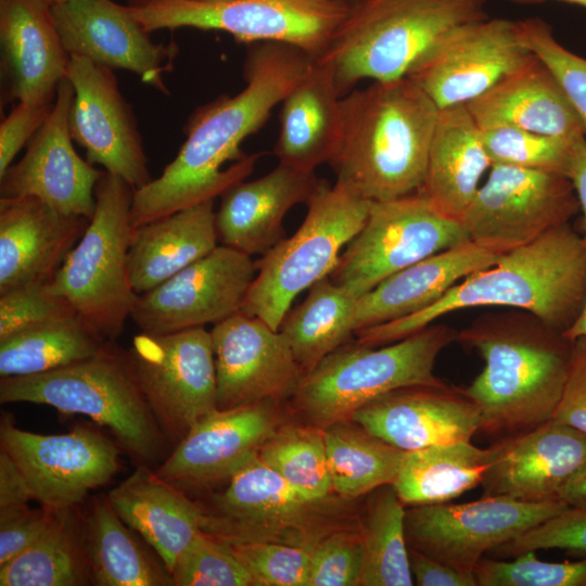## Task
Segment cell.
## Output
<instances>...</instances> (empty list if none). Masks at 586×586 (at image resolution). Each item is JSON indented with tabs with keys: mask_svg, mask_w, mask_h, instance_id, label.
<instances>
[{
	"mask_svg": "<svg viewBox=\"0 0 586 586\" xmlns=\"http://www.w3.org/2000/svg\"><path fill=\"white\" fill-rule=\"evenodd\" d=\"M313 61L285 43H254L244 62V89L198 107L177 156L158 178L133 191L132 229L214 200L250 176L260 154H243L241 143L263 127Z\"/></svg>",
	"mask_w": 586,
	"mask_h": 586,
	"instance_id": "6da1fadb",
	"label": "cell"
},
{
	"mask_svg": "<svg viewBox=\"0 0 586 586\" xmlns=\"http://www.w3.org/2000/svg\"><path fill=\"white\" fill-rule=\"evenodd\" d=\"M485 314L457 332L484 367L463 388L480 408V431L498 440L550 421L568 378L573 342L536 316Z\"/></svg>",
	"mask_w": 586,
	"mask_h": 586,
	"instance_id": "7a4b0ae2",
	"label": "cell"
},
{
	"mask_svg": "<svg viewBox=\"0 0 586 586\" xmlns=\"http://www.w3.org/2000/svg\"><path fill=\"white\" fill-rule=\"evenodd\" d=\"M585 292L586 246L581 234L566 224L470 273L425 309L357 330L356 342L368 346L386 345L447 314L473 307L527 311L563 333L581 311Z\"/></svg>",
	"mask_w": 586,
	"mask_h": 586,
	"instance_id": "3957f363",
	"label": "cell"
},
{
	"mask_svg": "<svg viewBox=\"0 0 586 586\" xmlns=\"http://www.w3.org/2000/svg\"><path fill=\"white\" fill-rule=\"evenodd\" d=\"M341 106L336 182L368 201L417 193L440 112L432 99L406 76L353 89Z\"/></svg>",
	"mask_w": 586,
	"mask_h": 586,
	"instance_id": "277c9868",
	"label": "cell"
},
{
	"mask_svg": "<svg viewBox=\"0 0 586 586\" xmlns=\"http://www.w3.org/2000/svg\"><path fill=\"white\" fill-rule=\"evenodd\" d=\"M0 403L40 404L87 416L110 429L138 466H158L166 458L168 441L138 385L126 351L114 342L89 358L49 372L2 378Z\"/></svg>",
	"mask_w": 586,
	"mask_h": 586,
	"instance_id": "5b68a950",
	"label": "cell"
},
{
	"mask_svg": "<svg viewBox=\"0 0 586 586\" xmlns=\"http://www.w3.org/2000/svg\"><path fill=\"white\" fill-rule=\"evenodd\" d=\"M485 4L486 0H355L320 58L332 64L341 97L364 79L406 77L446 33L486 17Z\"/></svg>",
	"mask_w": 586,
	"mask_h": 586,
	"instance_id": "8992f818",
	"label": "cell"
},
{
	"mask_svg": "<svg viewBox=\"0 0 586 586\" xmlns=\"http://www.w3.org/2000/svg\"><path fill=\"white\" fill-rule=\"evenodd\" d=\"M455 341L457 331L432 323L386 345L345 343L304 374L291 397L293 407L307 424L324 429L395 390L444 386L434 367Z\"/></svg>",
	"mask_w": 586,
	"mask_h": 586,
	"instance_id": "52a82bcc",
	"label": "cell"
},
{
	"mask_svg": "<svg viewBox=\"0 0 586 586\" xmlns=\"http://www.w3.org/2000/svg\"><path fill=\"white\" fill-rule=\"evenodd\" d=\"M133 191L104 170L94 190V214L51 281L52 289L105 342L122 334L139 295L128 265Z\"/></svg>",
	"mask_w": 586,
	"mask_h": 586,
	"instance_id": "ba28073f",
	"label": "cell"
},
{
	"mask_svg": "<svg viewBox=\"0 0 586 586\" xmlns=\"http://www.w3.org/2000/svg\"><path fill=\"white\" fill-rule=\"evenodd\" d=\"M370 201L346 186L319 181L303 224L256 260V276L241 311L275 330L304 290L330 276L341 250L360 231Z\"/></svg>",
	"mask_w": 586,
	"mask_h": 586,
	"instance_id": "9c48e42d",
	"label": "cell"
},
{
	"mask_svg": "<svg viewBox=\"0 0 586 586\" xmlns=\"http://www.w3.org/2000/svg\"><path fill=\"white\" fill-rule=\"evenodd\" d=\"M133 17L148 31L192 27L221 30L245 43L279 42L316 60L324 54L349 3L345 0H129Z\"/></svg>",
	"mask_w": 586,
	"mask_h": 586,
	"instance_id": "30bf717a",
	"label": "cell"
},
{
	"mask_svg": "<svg viewBox=\"0 0 586 586\" xmlns=\"http://www.w3.org/2000/svg\"><path fill=\"white\" fill-rule=\"evenodd\" d=\"M336 496L310 500L297 493L258 456L242 467L228 487L203 510L202 530L220 539L265 540L313 549L345 526ZM344 499V498H343Z\"/></svg>",
	"mask_w": 586,
	"mask_h": 586,
	"instance_id": "8fae6325",
	"label": "cell"
},
{
	"mask_svg": "<svg viewBox=\"0 0 586 586\" xmlns=\"http://www.w3.org/2000/svg\"><path fill=\"white\" fill-rule=\"evenodd\" d=\"M466 242L461 222L437 212L418 192L370 201L365 225L329 277L358 298L393 273Z\"/></svg>",
	"mask_w": 586,
	"mask_h": 586,
	"instance_id": "7c38bea8",
	"label": "cell"
},
{
	"mask_svg": "<svg viewBox=\"0 0 586 586\" xmlns=\"http://www.w3.org/2000/svg\"><path fill=\"white\" fill-rule=\"evenodd\" d=\"M138 385L168 443L175 445L217 408L211 332H141L126 351Z\"/></svg>",
	"mask_w": 586,
	"mask_h": 586,
	"instance_id": "4fadbf2b",
	"label": "cell"
},
{
	"mask_svg": "<svg viewBox=\"0 0 586 586\" xmlns=\"http://www.w3.org/2000/svg\"><path fill=\"white\" fill-rule=\"evenodd\" d=\"M578 212L566 176L492 165L460 222L470 242L505 254L569 224Z\"/></svg>",
	"mask_w": 586,
	"mask_h": 586,
	"instance_id": "5bb4252c",
	"label": "cell"
},
{
	"mask_svg": "<svg viewBox=\"0 0 586 586\" xmlns=\"http://www.w3.org/2000/svg\"><path fill=\"white\" fill-rule=\"evenodd\" d=\"M569 507L561 499L523 501L499 496L463 504L411 506L405 515L406 540L409 548L474 574L485 552Z\"/></svg>",
	"mask_w": 586,
	"mask_h": 586,
	"instance_id": "9a60e30c",
	"label": "cell"
},
{
	"mask_svg": "<svg viewBox=\"0 0 586 586\" xmlns=\"http://www.w3.org/2000/svg\"><path fill=\"white\" fill-rule=\"evenodd\" d=\"M532 56L518 21L486 16L446 33L407 77L443 110L469 104Z\"/></svg>",
	"mask_w": 586,
	"mask_h": 586,
	"instance_id": "2e32d148",
	"label": "cell"
},
{
	"mask_svg": "<svg viewBox=\"0 0 586 586\" xmlns=\"http://www.w3.org/2000/svg\"><path fill=\"white\" fill-rule=\"evenodd\" d=\"M256 271L252 256L217 245L206 256L139 294L130 319L141 332L151 334L216 324L241 311Z\"/></svg>",
	"mask_w": 586,
	"mask_h": 586,
	"instance_id": "e0dca14e",
	"label": "cell"
},
{
	"mask_svg": "<svg viewBox=\"0 0 586 586\" xmlns=\"http://www.w3.org/2000/svg\"><path fill=\"white\" fill-rule=\"evenodd\" d=\"M0 448L25 475L34 500L51 510L76 507L119 469L116 445L84 426L63 434H38L16 428L5 413L0 423Z\"/></svg>",
	"mask_w": 586,
	"mask_h": 586,
	"instance_id": "ac0fdd59",
	"label": "cell"
},
{
	"mask_svg": "<svg viewBox=\"0 0 586 586\" xmlns=\"http://www.w3.org/2000/svg\"><path fill=\"white\" fill-rule=\"evenodd\" d=\"M66 77L74 89L68 115L73 140L89 163L120 177L135 190L152 179L133 112L113 69L69 55Z\"/></svg>",
	"mask_w": 586,
	"mask_h": 586,
	"instance_id": "d6986e66",
	"label": "cell"
},
{
	"mask_svg": "<svg viewBox=\"0 0 586 586\" xmlns=\"http://www.w3.org/2000/svg\"><path fill=\"white\" fill-rule=\"evenodd\" d=\"M218 409L292 397L304 371L285 336L239 311L212 328Z\"/></svg>",
	"mask_w": 586,
	"mask_h": 586,
	"instance_id": "ffe728a7",
	"label": "cell"
},
{
	"mask_svg": "<svg viewBox=\"0 0 586 586\" xmlns=\"http://www.w3.org/2000/svg\"><path fill=\"white\" fill-rule=\"evenodd\" d=\"M73 97V86L64 78L24 156L0 177V198H37L65 215L90 220L97 206L95 186L104 171L74 149L68 126Z\"/></svg>",
	"mask_w": 586,
	"mask_h": 586,
	"instance_id": "44dd1931",
	"label": "cell"
},
{
	"mask_svg": "<svg viewBox=\"0 0 586 586\" xmlns=\"http://www.w3.org/2000/svg\"><path fill=\"white\" fill-rule=\"evenodd\" d=\"M51 11L69 55L111 69H127L167 93L163 74L171 67L178 47L153 42L127 5L112 0H72Z\"/></svg>",
	"mask_w": 586,
	"mask_h": 586,
	"instance_id": "7402d4cb",
	"label": "cell"
},
{
	"mask_svg": "<svg viewBox=\"0 0 586 586\" xmlns=\"http://www.w3.org/2000/svg\"><path fill=\"white\" fill-rule=\"evenodd\" d=\"M277 404L214 410L176 444L155 472L180 489L230 480L281 425Z\"/></svg>",
	"mask_w": 586,
	"mask_h": 586,
	"instance_id": "603a6c76",
	"label": "cell"
},
{
	"mask_svg": "<svg viewBox=\"0 0 586 586\" xmlns=\"http://www.w3.org/2000/svg\"><path fill=\"white\" fill-rule=\"evenodd\" d=\"M392 446L412 451L471 442L481 429V411L462 388L411 386L386 393L352 418Z\"/></svg>",
	"mask_w": 586,
	"mask_h": 586,
	"instance_id": "cb8c5ba5",
	"label": "cell"
},
{
	"mask_svg": "<svg viewBox=\"0 0 586 586\" xmlns=\"http://www.w3.org/2000/svg\"><path fill=\"white\" fill-rule=\"evenodd\" d=\"M501 442L481 483L483 496L559 499L560 489L586 464V434L553 420Z\"/></svg>",
	"mask_w": 586,
	"mask_h": 586,
	"instance_id": "d4e9b609",
	"label": "cell"
},
{
	"mask_svg": "<svg viewBox=\"0 0 586 586\" xmlns=\"http://www.w3.org/2000/svg\"><path fill=\"white\" fill-rule=\"evenodd\" d=\"M89 221L37 198H0V294L52 281Z\"/></svg>",
	"mask_w": 586,
	"mask_h": 586,
	"instance_id": "484cf974",
	"label": "cell"
},
{
	"mask_svg": "<svg viewBox=\"0 0 586 586\" xmlns=\"http://www.w3.org/2000/svg\"><path fill=\"white\" fill-rule=\"evenodd\" d=\"M0 46L7 101L52 104L71 56L51 7L40 0H0Z\"/></svg>",
	"mask_w": 586,
	"mask_h": 586,
	"instance_id": "4316f807",
	"label": "cell"
},
{
	"mask_svg": "<svg viewBox=\"0 0 586 586\" xmlns=\"http://www.w3.org/2000/svg\"><path fill=\"white\" fill-rule=\"evenodd\" d=\"M320 179L279 163L253 181H239L220 196L216 230L221 245L250 256L264 255L285 239L283 219L300 203H307Z\"/></svg>",
	"mask_w": 586,
	"mask_h": 586,
	"instance_id": "83f0119b",
	"label": "cell"
},
{
	"mask_svg": "<svg viewBox=\"0 0 586 586\" xmlns=\"http://www.w3.org/2000/svg\"><path fill=\"white\" fill-rule=\"evenodd\" d=\"M466 106L481 129L510 126L566 141L586 137L558 80L534 54Z\"/></svg>",
	"mask_w": 586,
	"mask_h": 586,
	"instance_id": "f1b7e54d",
	"label": "cell"
},
{
	"mask_svg": "<svg viewBox=\"0 0 586 586\" xmlns=\"http://www.w3.org/2000/svg\"><path fill=\"white\" fill-rule=\"evenodd\" d=\"M341 99L332 64L324 58L314 60L281 102L273 148L279 163L315 171L331 162L342 133Z\"/></svg>",
	"mask_w": 586,
	"mask_h": 586,
	"instance_id": "f546056e",
	"label": "cell"
},
{
	"mask_svg": "<svg viewBox=\"0 0 586 586\" xmlns=\"http://www.w3.org/2000/svg\"><path fill=\"white\" fill-rule=\"evenodd\" d=\"M501 255L469 241L393 273L358 297L356 331L425 309L457 282L495 264Z\"/></svg>",
	"mask_w": 586,
	"mask_h": 586,
	"instance_id": "4dcf8cb0",
	"label": "cell"
},
{
	"mask_svg": "<svg viewBox=\"0 0 586 586\" xmlns=\"http://www.w3.org/2000/svg\"><path fill=\"white\" fill-rule=\"evenodd\" d=\"M106 496L119 518L154 549L171 574L179 556L202 531L203 509L145 464L138 466Z\"/></svg>",
	"mask_w": 586,
	"mask_h": 586,
	"instance_id": "1f68e13d",
	"label": "cell"
},
{
	"mask_svg": "<svg viewBox=\"0 0 586 586\" xmlns=\"http://www.w3.org/2000/svg\"><path fill=\"white\" fill-rule=\"evenodd\" d=\"M491 167L481 128L467 106L440 110L418 193L437 212L460 221Z\"/></svg>",
	"mask_w": 586,
	"mask_h": 586,
	"instance_id": "d6a6232c",
	"label": "cell"
},
{
	"mask_svg": "<svg viewBox=\"0 0 586 586\" xmlns=\"http://www.w3.org/2000/svg\"><path fill=\"white\" fill-rule=\"evenodd\" d=\"M218 242L214 200L132 230L128 254L131 284L142 294L211 253Z\"/></svg>",
	"mask_w": 586,
	"mask_h": 586,
	"instance_id": "836d02e7",
	"label": "cell"
},
{
	"mask_svg": "<svg viewBox=\"0 0 586 586\" xmlns=\"http://www.w3.org/2000/svg\"><path fill=\"white\" fill-rule=\"evenodd\" d=\"M502 448L459 442L406 451L392 486L405 506L448 502L484 480Z\"/></svg>",
	"mask_w": 586,
	"mask_h": 586,
	"instance_id": "e575fe53",
	"label": "cell"
},
{
	"mask_svg": "<svg viewBox=\"0 0 586 586\" xmlns=\"http://www.w3.org/2000/svg\"><path fill=\"white\" fill-rule=\"evenodd\" d=\"M91 583L99 586H175L167 568L142 548L107 496H95L84 519Z\"/></svg>",
	"mask_w": 586,
	"mask_h": 586,
	"instance_id": "d590c367",
	"label": "cell"
},
{
	"mask_svg": "<svg viewBox=\"0 0 586 586\" xmlns=\"http://www.w3.org/2000/svg\"><path fill=\"white\" fill-rule=\"evenodd\" d=\"M357 300L328 276L313 284L305 300L286 313L279 331L304 373L355 334Z\"/></svg>",
	"mask_w": 586,
	"mask_h": 586,
	"instance_id": "8d00e7d4",
	"label": "cell"
},
{
	"mask_svg": "<svg viewBox=\"0 0 586 586\" xmlns=\"http://www.w3.org/2000/svg\"><path fill=\"white\" fill-rule=\"evenodd\" d=\"M74 508L54 510L43 534L0 566L1 586H79L91 583L84 521Z\"/></svg>",
	"mask_w": 586,
	"mask_h": 586,
	"instance_id": "74e56055",
	"label": "cell"
},
{
	"mask_svg": "<svg viewBox=\"0 0 586 586\" xmlns=\"http://www.w3.org/2000/svg\"><path fill=\"white\" fill-rule=\"evenodd\" d=\"M322 430L332 491L336 496L352 500L393 484L406 451L373 435L353 419L336 421Z\"/></svg>",
	"mask_w": 586,
	"mask_h": 586,
	"instance_id": "f35d334b",
	"label": "cell"
},
{
	"mask_svg": "<svg viewBox=\"0 0 586 586\" xmlns=\"http://www.w3.org/2000/svg\"><path fill=\"white\" fill-rule=\"evenodd\" d=\"M105 343L77 315L51 320L0 340V377L49 372L95 355Z\"/></svg>",
	"mask_w": 586,
	"mask_h": 586,
	"instance_id": "ab89813d",
	"label": "cell"
},
{
	"mask_svg": "<svg viewBox=\"0 0 586 586\" xmlns=\"http://www.w3.org/2000/svg\"><path fill=\"white\" fill-rule=\"evenodd\" d=\"M360 523L364 544L361 586H411L406 509L392 485L372 492Z\"/></svg>",
	"mask_w": 586,
	"mask_h": 586,
	"instance_id": "60d3db41",
	"label": "cell"
},
{
	"mask_svg": "<svg viewBox=\"0 0 586 586\" xmlns=\"http://www.w3.org/2000/svg\"><path fill=\"white\" fill-rule=\"evenodd\" d=\"M258 457L307 499L319 500L333 493L323 430L318 426L281 424Z\"/></svg>",
	"mask_w": 586,
	"mask_h": 586,
	"instance_id": "b9f144b4",
	"label": "cell"
},
{
	"mask_svg": "<svg viewBox=\"0 0 586 586\" xmlns=\"http://www.w3.org/2000/svg\"><path fill=\"white\" fill-rule=\"evenodd\" d=\"M481 131L492 165H509L566 176L574 141L510 126H496Z\"/></svg>",
	"mask_w": 586,
	"mask_h": 586,
	"instance_id": "7bdbcfd3",
	"label": "cell"
},
{
	"mask_svg": "<svg viewBox=\"0 0 586 586\" xmlns=\"http://www.w3.org/2000/svg\"><path fill=\"white\" fill-rule=\"evenodd\" d=\"M221 540L251 574L255 586H309L311 549L265 540Z\"/></svg>",
	"mask_w": 586,
	"mask_h": 586,
	"instance_id": "ee69618b",
	"label": "cell"
},
{
	"mask_svg": "<svg viewBox=\"0 0 586 586\" xmlns=\"http://www.w3.org/2000/svg\"><path fill=\"white\" fill-rule=\"evenodd\" d=\"M171 576L175 586H255L228 546L203 530L179 556Z\"/></svg>",
	"mask_w": 586,
	"mask_h": 586,
	"instance_id": "f6af8a7d",
	"label": "cell"
},
{
	"mask_svg": "<svg viewBox=\"0 0 586 586\" xmlns=\"http://www.w3.org/2000/svg\"><path fill=\"white\" fill-rule=\"evenodd\" d=\"M477 586H586V557L548 562L527 551L502 561L483 557L475 566Z\"/></svg>",
	"mask_w": 586,
	"mask_h": 586,
	"instance_id": "bcb514c9",
	"label": "cell"
},
{
	"mask_svg": "<svg viewBox=\"0 0 586 586\" xmlns=\"http://www.w3.org/2000/svg\"><path fill=\"white\" fill-rule=\"evenodd\" d=\"M522 41L551 71L576 112L586 136V59L571 52L539 17L518 21Z\"/></svg>",
	"mask_w": 586,
	"mask_h": 586,
	"instance_id": "7dc6e473",
	"label": "cell"
},
{
	"mask_svg": "<svg viewBox=\"0 0 586 586\" xmlns=\"http://www.w3.org/2000/svg\"><path fill=\"white\" fill-rule=\"evenodd\" d=\"M362 568L360 525L337 528L311 549L309 586H358Z\"/></svg>",
	"mask_w": 586,
	"mask_h": 586,
	"instance_id": "c3c4849f",
	"label": "cell"
},
{
	"mask_svg": "<svg viewBox=\"0 0 586 586\" xmlns=\"http://www.w3.org/2000/svg\"><path fill=\"white\" fill-rule=\"evenodd\" d=\"M77 315L50 282H36L0 294V340L25 329Z\"/></svg>",
	"mask_w": 586,
	"mask_h": 586,
	"instance_id": "681fc988",
	"label": "cell"
},
{
	"mask_svg": "<svg viewBox=\"0 0 586 586\" xmlns=\"http://www.w3.org/2000/svg\"><path fill=\"white\" fill-rule=\"evenodd\" d=\"M542 549H563L585 553L586 508L569 507L495 550L499 556L517 557Z\"/></svg>",
	"mask_w": 586,
	"mask_h": 586,
	"instance_id": "f907efd6",
	"label": "cell"
},
{
	"mask_svg": "<svg viewBox=\"0 0 586 586\" xmlns=\"http://www.w3.org/2000/svg\"><path fill=\"white\" fill-rule=\"evenodd\" d=\"M54 510L40 506L0 509V566L4 565L43 534Z\"/></svg>",
	"mask_w": 586,
	"mask_h": 586,
	"instance_id": "816d5d0a",
	"label": "cell"
},
{
	"mask_svg": "<svg viewBox=\"0 0 586 586\" xmlns=\"http://www.w3.org/2000/svg\"><path fill=\"white\" fill-rule=\"evenodd\" d=\"M54 103V102H53ZM52 104L17 102L0 125V177L12 165L20 150L39 130Z\"/></svg>",
	"mask_w": 586,
	"mask_h": 586,
	"instance_id": "f5cc1de1",
	"label": "cell"
},
{
	"mask_svg": "<svg viewBox=\"0 0 586 586\" xmlns=\"http://www.w3.org/2000/svg\"><path fill=\"white\" fill-rule=\"evenodd\" d=\"M573 342L564 388L551 420L586 434V337Z\"/></svg>",
	"mask_w": 586,
	"mask_h": 586,
	"instance_id": "db71d44e",
	"label": "cell"
},
{
	"mask_svg": "<svg viewBox=\"0 0 586 586\" xmlns=\"http://www.w3.org/2000/svg\"><path fill=\"white\" fill-rule=\"evenodd\" d=\"M412 578L418 586H477L474 574L455 570L409 548Z\"/></svg>",
	"mask_w": 586,
	"mask_h": 586,
	"instance_id": "11a10c76",
	"label": "cell"
},
{
	"mask_svg": "<svg viewBox=\"0 0 586 586\" xmlns=\"http://www.w3.org/2000/svg\"><path fill=\"white\" fill-rule=\"evenodd\" d=\"M33 491L14 460L0 448V509L27 506Z\"/></svg>",
	"mask_w": 586,
	"mask_h": 586,
	"instance_id": "9f6ffc18",
	"label": "cell"
},
{
	"mask_svg": "<svg viewBox=\"0 0 586 586\" xmlns=\"http://www.w3.org/2000/svg\"><path fill=\"white\" fill-rule=\"evenodd\" d=\"M566 177L571 180L577 201L581 220V238L586 246V137H581L572 144Z\"/></svg>",
	"mask_w": 586,
	"mask_h": 586,
	"instance_id": "6f0895ef",
	"label": "cell"
},
{
	"mask_svg": "<svg viewBox=\"0 0 586 586\" xmlns=\"http://www.w3.org/2000/svg\"><path fill=\"white\" fill-rule=\"evenodd\" d=\"M558 498L570 507L586 508V464L565 483Z\"/></svg>",
	"mask_w": 586,
	"mask_h": 586,
	"instance_id": "680465c9",
	"label": "cell"
},
{
	"mask_svg": "<svg viewBox=\"0 0 586 586\" xmlns=\"http://www.w3.org/2000/svg\"><path fill=\"white\" fill-rule=\"evenodd\" d=\"M563 335L570 341L581 336L586 337V292L581 311L570 328L563 332Z\"/></svg>",
	"mask_w": 586,
	"mask_h": 586,
	"instance_id": "91938a15",
	"label": "cell"
},
{
	"mask_svg": "<svg viewBox=\"0 0 586 586\" xmlns=\"http://www.w3.org/2000/svg\"><path fill=\"white\" fill-rule=\"evenodd\" d=\"M505 1L513 3V4H519V5H536V4H542L548 0H505ZM557 1L586 8V0H557Z\"/></svg>",
	"mask_w": 586,
	"mask_h": 586,
	"instance_id": "94428289",
	"label": "cell"
},
{
	"mask_svg": "<svg viewBox=\"0 0 586 586\" xmlns=\"http://www.w3.org/2000/svg\"><path fill=\"white\" fill-rule=\"evenodd\" d=\"M40 1L44 2L46 4H48L50 7H53V5L64 3V2H68V1H72V0H40Z\"/></svg>",
	"mask_w": 586,
	"mask_h": 586,
	"instance_id": "6125c7cd",
	"label": "cell"
},
{
	"mask_svg": "<svg viewBox=\"0 0 586 586\" xmlns=\"http://www.w3.org/2000/svg\"><path fill=\"white\" fill-rule=\"evenodd\" d=\"M195 2H205V3H218V2H229L234 0H190Z\"/></svg>",
	"mask_w": 586,
	"mask_h": 586,
	"instance_id": "be15d7a7",
	"label": "cell"
},
{
	"mask_svg": "<svg viewBox=\"0 0 586 586\" xmlns=\"http://www.w3.org/2000/svg\"><path fill=\"white\" fill-rule=\"evenodd\" d=\"M345 1L348 2V3H351V2H353V1H355V0H345Z\"/></svg>",
	"mask_w": 586,
	"mask_h": 586,
	"instance_id": "e7e4bbea",
	"label": "cell"
}]
</instances>
